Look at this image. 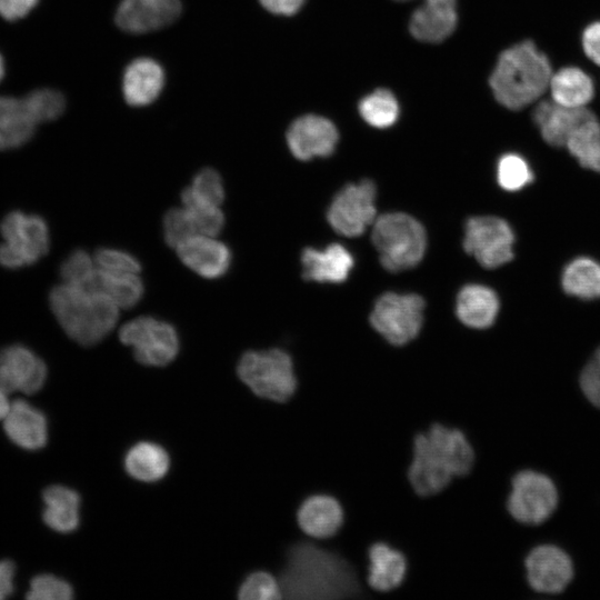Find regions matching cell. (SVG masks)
<instances>
[{
    "label": "cell",
    "mask_w": 600,
    "mask_h": 600,
    "mask_svg": "<svg viewBox=\"0 0 600 600\" xmlns=\"http://www.w3.org/2000/svg\"><path fill=\"white\" fill-rule=\"evenodd\" d=\"M474 458L473 447L460 429L433 423L413 438L408 482L419 497L438 494L453 479L467 476Z\"/></svg>",
    "instance_id": "obj_1"
},
{
    "label": "cell",
    "mask_w": 600,
    "mask_h": 600,
    "mask_svg": "<svg viewBox=\"0 0 600 600\" xmlns=\"http://www.w3.org/2000/svg\"><path fill=\"white\" fill-rule=\"evenodd\" d=\"M511 227L498 217H473L464 227L463 248L484 268H498L513 258Z\"/></svg>",
    "instance_id": "obj_12"
},
{
    "label": "cell",
    "mask_w": 600,
    "mask_h": 600,
    "mask_svg": "<svg viewBox=\"0 0 600 600\" xmlns=\"http://www.w3.org/2000/svg\"><path fill=\"white\" fill-rule=\"evenodd\" d=\"M261 6L276 14L291 16L298 12L304 0H259Z\"/></svg>",
    "instance_id": "obj_47"
},
{
    "label": "cell",
    "mask_w": 600,
    "mask_h": 600,
    "mask_svg": "<svg viewBox=\"0 0 600 600\" xmlns=\"http://www.w3.org/2000/svg\"><path fill=\"white\" fill-rule=\"evenodd\" d=\"M407 571V558L400 550L381 541L369 547L367 582L374 591L389 592L399 588Z\"/></svg>",
    "instance_id": "obj_23"
},
{
    "label": "cell",
    "mask_w": 600,
    "mask_h": 600,
    "mask_svg": "<svg viewBox=\"0 0 600 600\" xmlns=\"http://www.w3.org/2000/svg\"><path fill=\"white\" fill-rule=\"evenodd\" d=\"M27 598L30 600H70L73 598V589L68 581L50 573H42L30 581Z\"/></svg>",
    "instance_id": "obj_40"
},
{
    "label": "cell",
    "mask_w": 600,
    "mask_h": 600,
    "mask_svg": "<svg viewBox=\"0 0 600 600\" xmlns=\"http://www.w3.org/2000/svg\"><path fill=\"white\" fill-rule=\"evenodd\" d=\"M564 292L580 299L600 297V264L590 258H578L568 263L562 273Z\"/></svg>",
    "instance_id": "obj_31"
},
{
    "label": "cell",
    "mask_w": 600,
    "mask_h": 600,
    "mask_svg": "<svg viewBox=\"0 0 600 600\" xmlns=\"http://www.w3.org/2000/svg\"><path fill=\"white\" fill-rule=\"evenodd\" d=\"M376 193L374 183L368 179L344 186L327 212L331 228L344 237L361 236L377 219Z\"/></svg>",
    "instance_id": "obj_10"
},
{
    "label": "cell",
    "mask_w": 600,
    "mask_h": 600,
    "mask_svg": "<svg viewBox=\"0 0 600 600\" xmlns=\"http://www.w3.org/2000/svg\"><path fill=\"white\" fill-rule=\"evenodd\" d=\"M39 0H0V16L8 21L24 18Z\"/></svg>",
    "instance_id": "obj_44"
},
{
    "label": "cell",
    "mask_w": 600,
    "mask_h": 600,
    "mask_svg": "<svg viewBox=\"0 0 600 600\" xmlns=\"http://www.w3.org/2000/svg\"><path fill=\"white\" fill-rule=\"evenodd\" d=\"M582 47L587 57L600 66V21L593 22L584 29Z\"/></svg>",
    "instance_id": "obj_45"
},
{
    "label": "cell",
    "mask_w": 600,
    "mask_h": 600,
    "mask_svg": "<svg viewBox=\"0 0 600 600\" xmlns=\"http://www.w3.org/2000/svg\"><path fill=\"white\" fill-rule=\"evenodd\" d=\"M36 121L24 98L0 96V150H10L28 142Z\"/></svg>",
    "instance_id": "obj_25"
},
{
    "label": "cell",
    "mask_w": 600,
    "mask_h": 600,
    "mask_svg": "<svg viewBox=\"0 0 600 600\" xmlns=\"http://www.w3.org/2000/svg\"><path fill=\"white\" fill-rule=\"evenodd\" d=\"M591 170L600 172V143L596 153V157L590 167Z\"/></svg>",
    "instance_id": "obj_49"
},
{
    "label": "cell",
    "mask_w": 600,
    "mask_h": 600,
    "mask_svg": "<svg viewBox=\"0 0 600 600\" xmlns=\"http://www.w3.org/2000/svg\"><path fill=\"white\" fill-rule=\"evenodd\" d=\"M181 13L179 0H121L116 23L130 33H144L169 26Z\"/></svg>",
    "instance_id": "obj_16"
},
{
    "label": "cell",
    "mask_w": 600,
    "mask_h": 600,
    "mask_svg": "<svg viewBox=\"0 0 600 600\" xmlns=\"http://www.w3.org/2000/svg\"><path fill=\"white\" fill-rule=\"evenodd\" d=\"M16 566L10 560H0V600L10 597L14 591Z\"/></svg>",
    "instance_id": "obj_46"
},
{
    "label": "cell",
    "mask_w": 600,
    "mask_h": 600,
    "mask_svg": "<svg viewBox=\"0 0 600 600\" xmlns=\"http://www.w3.org/2000/svg\"><path fill=\"white\" fill-rule=\"evenodd\" d=\"M240 380L258 397L286 402L298 388L291 357L284 350H250L237 366Z\"/></svg>",
    "instance_id": "obj_6"
},
{
    "label": "cell",
    "mask_w": 600,
    "mask_h": 600,
    "mask_svg": "<svg viewBox=\"0 0 600 600\" xmlns=\"http://www.w3.org/2000/svg\"><path fill=\"white\" fill-rule=\"evenodd\" d=\"M3 421L7 437L26 450H39L48 440V421L44 413L29 402L18 399L11 402Z\"/></svg>",
    "instance_id": "obj_20"
},
{
    "label": "cell",
    "mask_w": 600,
    "mask_h": 600,
    "mask_svg": "<svg viewBox=\"0 0 600 600\" xmlns=\"http://www.w3.org/2000/svg\"><path fill=\"white\" fill-rule=\"evenodd\" d=\"M398 1H407V0H398ZM424 1H429V0H424Z\"/></svg>",
    "instance_id": "obj_51"
},
{
    "label": "cell",
    "mask_w": 600,
    "mask_h": 600,
    "mask_svg": "<svg viewBox=\"0 0 600 600\" xmlns=\"http://www.w3.org/2000/svg\"><path fill=\"white\" fill-rule=\"evenodd\" d=\"M359 110L364 121L376 128L392 126L399 114L398 102L387 89H378L362 99Z\"/></svg>",
    "instance_id": "obj_33"
},
{
    "label": "cell",
    "mask_w": 600,
    "mask_h": 600,
    "mask_svg": "<svg viewBox=\"0 0 600 600\" xmlns=\"http://www.w3.org/2000/svg\"><path fill=\"white\" fill-rule=\"evenodd\" d=\"M97 272L94 258L83 249H76L62 261L60 276L63 283L87 289Z\"/></svg>",
    "instance_id": "obj_35"
},
{
    "label": "cell",
    "mask_w": 600,
    "mask_h": 600,
    "mask_svg": "<svg viewBox=\"0 0 600 600\" xmlns=\"http://www.w3.org/2000/svg\"><path fill=\"white\" fill-rule=\"evenodd\" d=\"M183 207L190 213L199 234L216 237L224 227V214L214 206L196 197L190 188L181 192Z\"/></svg>",
    "instance_id": "obj_32"
},
{
    "label": "cell",
    "mask_w": 600,
    "mask_h": 600,
    "mask_svg": "<svg viewBox=\"0 0 600 600\" xmlns=\"http://www.w3.org/2000/svg\"><path fill=\"white\" fill-rule=\"evenodd\" d=\"M551 76L547 56L532 41L526 40L500 54L489 84L499 103L519 110L538 100L549 89Z\"/></svg>",
    "instance_id": "obj_3"
},
{
    "label": "cell",
    "mask_w": 600,
    "mask_h": 600,
    "mask_svg": "<svg viewBox=\"0 0 600 600\" xmlns=\"http://www.w3.org/2000/svg\"><path fill=\"white\" fill-rule=\"evenodd\" d=\"M497 179L504 190L518 191L532 182L533 173L521 156L508 153L502 156L498 162Z\"/></svg>",
    "instance_id": "obj_36"
},
{
    "label": "cell",
    "mask_w": 600,
    "mask_h": 600,
    "mask_svg": "<svg viewBox=\"0 0 600 600\" xmlns=\"http://www.w3.org/2000/svg\"><path fill=\"white\" fill-rule=\"evenodd\" d=\"M3 76H4V62H3L2 56L0 54V81L2 80Z\"/></svg>",
    "instance_id": "obj_50"
},
{
    "label": "cell",
    "mask_w": 600,
    "mask_h": 600,
    "mask_svg": "<svg viewBox=\"0 0 600 600\" xmlns=\"http://www.w3.org/2000/svg\"><path fill=\"white\" fill-rule=\"evenodd\" d=\"M580 386L587 399L600 409V348L582 370Z\"/></svg>",
    "instance_id": "obj_43"
},
{
    "label": "cell",
    "mask_w": 600,
    "mask_h": 600,
    "mask_svg": "<svg viewBox=\"0 0 600 600\" xmlns=\"http://www.w3.org/2000/svg\"><path fill=\"white\" fill-rule=\"evenodd\" d=\"M238 597L242 600H277L283 598L280 581L267 571L250 573L240 586Z\"/></svg>",
    "instance_id": "obj_38"
},
{
    "label": "cell",
    "mask_w": 600,
    "mask_h": 600,
    "mask_svg": "<svg viewBox=\"0 0 600 600\" xmlns=\"http://www.w3.org/2000/svg\"><path fill=\"white\" fill-rule=\"evenodd\" d=\"M424 301L416 293L386 292L380 296L370 313V323L389 343L404 346L420 332Z\"/></svg>",
    "instance_id": "obj_9"
},
{
    "label": "cell",
    "mask_w": 600,
    "mask_h": 600,
    "mask_svg": "<svg viewBox=\"0 0 600 600\" xmlns=\"http://www.w3.org/2000/svg\"><path fill=\"white\" fill-rule=\"evenodd\" d=\"M87 289L106 294L124 309L134 307L144 293V284L138 273H112L98 268Z\"/></svg>",
    "instance_id": "obj_30"
},
{
    "label": "cell",
    "mask_w": 600,
    "mask_h": 600,
    "mask_svg": "<svg viewBox=\"0 0 600 600\" xmlns=\"http://www.w3.org/2000/svg\"><path fill=\"white\" fill-rule=\"evenodd\" d=\"M49 304L67 336L84 347L103 340L119 317V307L106 294L67 283L51 289Z\"/></svg>",
    "instance_id": "obj_4"
},
{
    "label": "cell",
    "mask_w": 600,
    "mask_h": 600,
    "mask_svg": "<svg viewBox=\"0 0 600 600\" xmlns=\"http://www.w3.org/2000/svg\"><path fill=\"white\" fill-rule=\"evenodd\" d=\"M533 121L543 140L552 147H566L571 134L586 121L596 118L587 107L569 108L544 100L533 110Z\"/></svg>",
    "instance_id": "obj_18"
},
{
    "label": "cell",
    "mask_w": 600,
    "mask_h": 600,
    "mask_svg": "<svg viewBox=\"0 0 600 600\" xmlns=\"http://www.w3.org/2000/svg\"><path fill=\"white\" fill-rule=\"evenodd\" d=\"M23 98L38 124L56 120L66 108L64 97L53 89H38Z\"/></svg>",
    "instance_id": "obj_37"
},
{
    "label": "cell",
    "mask_w": 600,
    "mask_h": 600,
    "mask_svg": "<svg viewBox=\"0 0 600 600\" xmlns=\"http://www.w3.org/2000/svg\"><path fill=\"white\" fill-rule=\"evenodd\" d=\"M279 581L282 597L288 599H342L360 591L351 563L312 542H299L289 549Z\"/></svg>",
    "instance_id": "obj_2"
},
{
    "label": "cell",
    "mask_w": 600,
    "mask_h": 600,
    "mask_svg": "<svg viewBox=\"0 0 600 600\" xmlns=\"http://www.w3.org/2000/svg\"><path fill=\"white\" fill-rule=\"evenodd\" d=\"M11 402L8 400V394L0 391V420H3L9 411Z\"/></svg>",
    "instance_id": "obj_48"
},
{
    "label": "cell",
    "mask_w": 600,
    "mask_h": 600,
    "mask_svg": "<svg viewBox=\"0 0 600 600\" xmlns=\"http://www.w3.org/2000/svg\"><path fill=\"white\" fill-rule=\"evenodd\" d=\"M47 377V364L30 348L13 343L0 350V391L3 393H36Z\"/></svg>",
    "instance_id": "obj_13"
},
{
    "label": "cell",
    "mask_w": 600,
    "mask_h": 600,
    "mask_svg": "<svg viewBox=\"0 0 600 600\" xmlns=\"http://www.w3.org/2000/svg\"><path fill=\"white\" fill-rule=\"evenodd\" d=\"M301 264L304 280L339 283L348 278L353 258L343 246L331 243L323 250L306 248L301 254Z\"/></svg>",
    "instance_id": "obj_21"
},
{
    "label": "cell",
    "mask_w": 600,
    "mask_h": 600,
    "mask_svg": "<svg viewBox=\"0 0 600 600\" xmlns=\"http://www.w3.org/2000/svg\"><path fill=\"white\" fill-rule=\"evenodd\" d=\"M457 26L456 0H429L411 16V34L424 42H440L448 38Z\"/></svg>",
    "instance_id": "obj_24"
},
{
    "label": "cell",
    "mask_w": 600,
    "mask_h": 600,
    "mask_svg": "<svg viewBox=\"0 0 600 600\" xmlns=\"http://www.w3.org/2000/svg\"><path fill=\"white\" fill-rule=\"evenodd\" d=\"M176 249L180 260L206 279L221 278L232 262L229 247L210 236H193L178 244Z\"/></svg>",
    "instance_id": "obj_17"
},
{
    "label": "cell",
    "mask_w": 600,
    "mask_h": 600,
    "mask_svg": "<svg viewBox=\"0 0 600 600\" xmlns=\"http://www.w3.org/2000/svg\"><path fill=\"white\" fill-rule=\"evenodd\" d=\"M600 143V123L597 118L582 123L567 141V149L583 168L590 169Z\"/></svg>",
    "instance_id": "obj_34"
},
{
    "label": "cell",
    "mask_w": 600,
    "mask_h": 600,
    "mask_svg": "<svg viewBox=\"0 0 600 600\" xmlns=\"http://www.w3.org/2000/svg\"><path fill=\"white\" fill-rule=\"evenodd\" d=\"M0 233L3 239L0 243V266L3 268L31 266L49 251V227L38 214L13 210L3 217Z\"/></svg>",
    "instance_id": "obj_7"
},
{
    "label": "cell",
    "mask_w": 600,
    "mask_h": 600,
    "mask_svg": "<svg viewBox=\"0 0 600 600\" xmlns=\"http://www.w3.org/2000/svg\"><path fill=\"white\" fill-rule=\"evenodd\" d=\"M42 519L50 529L69 533L78 528L80 497L77 491L61 484L49 486L42 493Z\"/></svg>",
    "instance_id": "obj_27"
},
{
    "label": "cell",
    "mask_w": 600,
    "mask_h": 600,
    "mask_svg": "<svg viewBox=\"0 0 600 600\" xmlns=\"http://www.w3.org/2000/svg\"><path fill=\"white\" fill-rule=\"evenodd\" d=\"M549 90L551 100L569 108L586 107L594 93L591 78L577 67H566L552 73Z\"/></svg>",
    "instance_id": "obj_28"
},
{
    "label": "cell",
    "mask_w": 600,
    "mask_h": 600,
    "mask_svg": "<svg viewBox=\"0 0 600 600\" xmlns=\"http://www.w3.org/2000/svg\"><path fill=\"white\" fill-rule=\"evenodd\" d=\"M163 86V69L153 59L138 58L129 63L123 72L122 92L130 106L143 107L153 102Z\"/></svg>",
    "instance_id": "obj_22"
},
{
    "label": "cell",
    "mask_w": 600,
    "mask_h": 600,
    "mask_svg": "<svg viewBox=\"0 0 600 600\" xmlns=\"http://www.w3.org/2000/svg\"><path fill=\"white\" fill-rule=\"evenodd\" d=\"M198 230L188 212L183 208H172L163 217V238L170 247L176 248L184 240L197 236Z\"/></svg>",
    "instance_id": "obj_39"
},
{
    "label": "cell",
    "mask_w": 600,
    "mask_h": 600,
    "mask_svg": "<svg viewBox=\"0 0 600 600\" xmlns=\"http://www.w3.org/2000/svg\"><path fill=\"white\" fill-rule=\"evenodd\" d=\"M119 339L132 347L136 360L149 367H163L174 360L180 350L176 328L150 316H141L126 322Z\"/></svg>",
    "instance_id": "obj_8"
},
{
    "label": "cell",
    "mask_w": 600,
    "mask_h": 600,
    "mask_svg": "<svg viewBox=\"0 0 600 600\" xmlns=\"http://www.w3.org/2000/svg\"><path fill=\"white\" fill-rule=\"evenodd\" d=\"M524 564L529 584L539 592L559 593L573 577L571 559L556 546L544 544L532 549Z\"/></svg>",
    "instance_id": "obj_14"
},
{
    "label": "cell",
    "mask_w": 600,
    "mask_h": 600,
    "mask_svg": "<svg viewBox=\"0 0 600 600\" xmlns=\"http://www.w3.org/2000/svg\"><path fill=\"white\" fill-rule=\"evenodd\" d=\"M287 142L291 153L299 160L328 157L338 142V131L328 119L308 114L296 119L290 124Z\"/></svg>",
    "instance_id": "obj_15"
},
{
    "label": "cell",
    "mask_w": 600,
    "mask_h": 600,
    "mask_svg": "<svg viewBox=\"0 0 600 600\" xmlns=\"http://www.w3.org/2000/svg\"><path fill=\"white\" fill-rule=\"evenodd\" d=\"M169 468L168 452L154 442H138L128 450L124 457L126 471L139 481H158L167 474Z\"/></svg>",
    "instance_id": "obj_29"
},
{
    "label": "cell",
    "mask_w": 600,
    "mask_h": 600,
    "mask_svg": "<svg viewBox=\"0 0 600 600\" xmlns=\"http://www.w3.org/2000/svg\"><path fill=\"white\" fill-rule=\"evenodd\" d=\"M94 262L98 269L112 273H139L141 263L132 253L116 248H100L96 251Z\"/></svg>",
    "instance_id": "obj_41"
},
{
    "label": "cell",
    "mask_w": 600,
    "mask_h": 600,
    "mask_svg": "<svg viewBox=\"0 0 600 600\" xmlns=\"http://www.w3.org/2000/svg\"><path fill=\"white\" fill-rule=\"evenodd\" d=\"M371 239L384 269L399 272L411 269L423 258L427 234L422 224L402 212L377 217Z\"/></svg>",
    "instance_id": "obj_5"
},
{
    "label": "cell",
    "mask_w": 600,
    "mask_h": 600,
    "mask_svg": "<svg viewBox=\"0 0 600 600\" xmlns=\"http://www.w3.org/2000/svg\"><path fill=\"white\" fill-rule=\"evenodd\" d=\"M189 188L196 197L214 206H220L226 197L222 178L212 168L200 170Z\"/></svg>",
    "instance_id": "obj_42"
},
{
    "label": "cell",
    "mask_w": 600,
    "mask_h": 600,
    "mask_svg": "<svg viewBox=\"0 0 600 600\" xmlns=\"http://www.w3.org/2000/svg\"><path fill=\"white\" fill-rule=\"evenodd\" d=\"M557 503V489L547 476L523 470L513 477L507 507L517 521L539 524L553 513Z\"/></svg>",
    "instance_id": "obj_11"
},
{
    "label": "cell",
    "mask_w": 600,
    "mask_h": 600,
    "mask_svg": "<svg viewBox=\"0 0 600 600\" xmlns=\"http://www.w3.org/2000/svg\"><path fill=\"white\" fill-rule=\"evenodd\" d=\"M297 522L306 536L319 540L329 539L342 528L344 510L331 494H311L299 506Z\"/></svg>",
    "instance_id": "obj_19"
},
{
    "label": "cell",
    "mask_w": 600,
    "mask_h": 600,
    "mask_svg": "<svg viewBox=\"0 0 600 600\" xmlns=\"http://www.w3.org/2000/svg\"><path fill=\"white\" fill-rule=\"evenodd\" d=\"M499 300L493 290L481 284L463 287L457 297L459 320L473 329L490 327L498 314Z\"/></svg>",
    "instance_id": "obj_26"
}]
</instances>
